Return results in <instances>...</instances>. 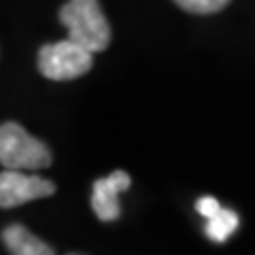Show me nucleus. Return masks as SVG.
<instances>
[{"instance_id":"6","label":"nucleus","mask_w":255,"mask_h":255,"mask_svg":"<svg viewBox=\"0 0 255 255\" xmlns=\"http://www.w3.org/2000/svg\"><path fill=\"white\" fill-rule=\"evenodd\" d=\"M2 243L11 255H55L49 245L19 223H13L2 230Z\"/></svg>"},{"instance_id":"10","label":"nucleus","mask_w":255,"mask_h":255,"mask_svg":"<svg viewBox=\"0 0 255 255\" xmlns=\"http://www.w3.org/2000/svg\"><path fill=\"white\" fill-rule=\"evenodd\" d=\"M68 255H81V253H68Z\"/></svg>"},{"instance_id":"4","label":"nucleus","mask_w":255,"mask_h":255,"mask_svg":"<svg viewBox=\"0 0 255 255\" xmlns=\"http://www.w3.org/2000/svg\"><path fill=\"white\" fill-rule=\"evenodd\" d=\"M55 194V185L38 174H26L23 170H4L0 174V206L15 209L19 204L41 200Z\"/></svg>"},{"instance_id":"2","label":"nucleus","mask_w":255,"mask_h":255,"mask_svg":"<svg viewBox=\"0 0 255 255\" xmlns=\"http://www.w3.org/2000/svg\"><path fill=\"white\" fill-rule=\"evenodd\" d=\"M53 155L43 140L28 134L19 124L6 122L0 128V164L4 170H43Z\"/></svg>"},{"instance_id":"8","label":"nucleus","mask_w":255,"mask_h":255,"mask_svg":"<svg viewBox=\"0 0 255 255\" xmlns=\"http://www.w3.org/2000/svg\"><path fill=\"white\" fill-rule=\"evenodd\" d=\"M183 11L194 15H213L223 11L230 4V0H172Z\"/></svg>"},{"instance_id":"5","label":"nucleus","mask_w":255,"mask_h":255,"mask_svg":"<svg viewBox=\"0 0 255 255\" xmlns=\"http://www.w3.org/2000/svg\"><path fill=\"white\" fill-rule=\"evenodd\" d=\"M132 185L130 174L124 170H115L94 181L92 187V209L96 217L100 221H115L122 215V206H119V194Z\"/></svg>"},{"instance_id":"3","label":"nucleus","mask_w":255,"mask_h":255,"mask_svg":"<svg viewBox=\"0 0 255 255\" xmlns=\"http://www.w3.org/2000/svg\"><path fill=\"white\" fill-rule=\"evenodd\" d=\"M94 64V53L79 43L64 38L38 49V70L51 81H73L83 77Z\"/></svg>"},{"instance_id":"9","label":"nucleus","mask_w":255,"mask_h":255,"mask_svg":"<svg viewBox=\"0 0 255 255\" xmlns=\"http://www.w3.org/2000/svg\"><path fill=\"white\" fill-rule=\"evenodd\" d=\"M196 209H198V213H200L202 217L211 219L213 215H217V213L221 211V204H219L217 198H213V196H204V198H200V200H198Z\"/></svg>"},{"instance_id":"1","label":"nucleus","mask_w":255,"mask_h":255,"mask_svg":"<svg viewBox=\"0 0 255 255\" xmlns=\"http://www.w3.org/2000/svg\"><path fill=\"white\" fill-rule=\"evenodd\" d=\"M70 41L98 53L111 45V26L98 0H68L58 13Z\"/></svg>"},{"instance_id":"7","label":"nucleus","mask_w":255,"mask_h":255,"mask_svg":"<svg viewBox=\"0 0 255 255\" xmlns=\"http://www.w3.org/2000/svg\"><path fill=\"white\" fill-rule=\"evenodd\" d=\"M238 228V215L230 209H223L217 215H213L209 219V226H206V234H209L211 241L215 243H223L230 234H234V230Z\"/></svg>"}]
</instances>
